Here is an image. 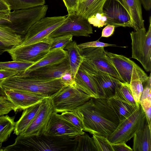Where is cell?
Returning <instances> with one entry per match:
<instances>
[{"label": "cell", "instance_id": "35", "mask_svg": "<svg viewBox=\"0 0 151 151\" xmlns=\"http://www.w3.org/2000/svg\"><path fill=\"white\" fill-rule=\"evenodd\" d=\"M59 115L78 129L83 131L84 126L82 122L72 111L62 112Z\"/></svg>", "mask_w": 151, "mask_h": 151}, {"label": "cell", "instance_id": "4", "mask_svg": "<svg viewBox=\"0 0 151 151\" xmlns=\"http://www.w3.org/2000/svg\"><path fill=\"white\" fill-rule=\"evenodd\" d=\"M48 6H37L10 12L8 20L1 25L21 36L25 35L31 27L45 17Z\"/></svg>", "mask_w": 151, "mask_h": 151}, {"label": "cell", "instance_id": "43", "mask_svg": "<svg viewBox=\"0 0 151 151\" xmlns=\"http://www.w3.org/2000/svg\"><path fill=\"white\" fill-rule=\"evenodd\" d=\"M124 142L112 144L114 151H132L133 150Z\"/></svg>", "mask_w": 151, "mask_h": 151}, {"label": "cell", "instance_id": "20", "mask_svg": "<svg viewBox=\"0 0 151 151\" xmlns=\"http://www.w3.org/2000/svg\"><path fill=\"white\" fill-rule=\"evenodd\" d=\"M128 14L135 31L145 27L141 0H117Z\"/></svg>", "mask_w": 151, "mask_h": 151}, {"label": "cell", "instance_id": "49", "mask_svg": "<svg viewBox=\"0 0 151 151\" xmlns=\"http://www.w3.org/2000/svg\"><path fill=\"white\" fill-rule=\"evenodd\" d=\"M0 96H6L5 90L2 88L0 81Z\"/></svg>", "mask_w": 151, "mask_h": 151}, {"label": "cell", "instance_id": "46", "mask_svg": "<svg viewBox=\"0 0 151 151\" xmlns=\"http://www.w3.org/2000/svg\"><path fill=\"white\" fill-rule=\"evenodd\" d=\"M10 10H0V25L8 20Z\"/></svg>", "mask_w": 151, "mask_h": 151}, {"label": "cell", "instance_id": "18", "mask_svg": "<svg viewBox=\"0 0 151 151\" xmlns=\"http://www.w3.org/2000/svg\"><path fill=\"white\" fill-rule=\"evenodd\" d=\"M6 96L17 110H24L47 98L38 94L16 90L5 91Z\"/></svg>", "mask_w": 151, "mask_h": 151}, {"label": "cell", "instance_id": "30", "mask_svg": "<svg viewBox=\"0 0 151 151\" xmlns=\"http://www.w3.org/2000/svg\"><path fill=\"white\" fill-rule=\"evenodd\" d=\"M9 6V9L17 10L45 5V0H3Z\"/></svg>", "mask_w": 151, "mask_h": 151}, {"label": "cell", "instance_id": "29", "mask_svg": "<svg viewBox=\"0 0 151 151\" xmlns=\"http://www.w3.org/2000/svg\"><path fill=\"white\" fill-rule=\"evenodd\" d=\"M14 118L7 115L0 116V143L6 141L14 130Z\"/></svg>", "mask_w": 151, "mask_h": 151}, {"label": "cell", "instance_id": "40", "mask_svg": "<svg viewBox=\"0 0 151 151\" xmlns=\"http://www.w3.org/2000/svg\"><path fill=\"white\" fill-rule=\"evenodd\" d=\"M100 39V38L96 41L87 42L78 45V47L79 49L81 50L89 47L117 46V45L115 44H108L100 42L99 41Z\"/></svg>", "mask_w": 151, "mask_h": 151}, {"label": "cell", "instance_id": "1", "mask_svg": "<svg viewBox=\"0 0 151 151\" xmlns=\"http://www.w3.org/2000/svg\"><path fill=\"white\" fill-rule=\"evenodd\" d=\"M82 122L83 131L107 137L116 129L119 118L108 99L91 98L72 111Z\"/></svg>", "mask_w": 151, "mask_h": 151}, {"label": "cell", "instance_id": "5", "mask_svg": "<svg viewBox=\"0 0 151 151\" xmlns=\"http://www.w3.org/2000/svg\"><path fill=\"white\" fill-rule=\"evenodd\" d=\"M147 123L145 113L140 105L128 117L119 122L115 130L107 138L112 144L126 143Z\"/></svg>", "mask_w": 151, "mask_h": 151}, {"label": "cell", "instance_id": "36", "mask_svg": "<svg viewBox=\"0 0 151 151\" xmlns=\"http://www.w3.org/2000/svg\"><path fill=\"white\" fill-rule=\"evenodd\" d=\"M142 84L140 80L137 79L132 80L129 84L134 98L138 104H139L140 99L143 90Z\"/></svg>", "mask_w": 151, "mask_h": 151}, {"label": "cell", "instance_id": "15", "mask_svg": "<svg viewBox=\"0 0 151 151\" xmlns=\"http://www.w3.org/2000/svg\"><path fill=\"white\" fill-rule=\"evenodd\" d=\"M51 98H46L38 114L33 121L21 134L24 136L39 135L44 134L52 113L54 112Z\"/></svg>", "mask_w": 151, "mask_h": 151}, {"label": "cell", "instance_id": "45", "mask_svg": "<svg viewBox=\"0 0 151 151\" xmlns=\"http://www.w3.org/2000/svg\"><path fill=\"white\" fill-rule=\"evenodd\" d=\"M19 73L16 71L0 70V80L7 78Z\"/></svg>", "mask_w": 151, "mask_h": 151}, {"label": "cell", "instance_id": "52", "mask_svg": "<svg viewBox=\"0 0 151 151\" xmlns=\"http://www.w3.org/2000/svg\"><path fill=\"white\" fill-rule=\"evenodd\" d=\"M85 0H79V2H82L85 1Z\"/></svg>", "mask_w": 151, "mask_h": 151}, {"label": "cell", "instance_id": "17", "mask_svg": "<svg viewBox=\"0 0 151 151\" xmlns=\"http://www.w3.org/2000/svg\"><path fill=\"white\" fill-rule=\"evenodd\" d=\"M70 70L66 58L59 63L46 65L38 68L24 75L46 79L60 78L65 73Z\"/></svg>", "mask_w": 151, "mask_h": 151}, {"label": "cell", "instance_id": "2", "mask_svg": "<svg viewBox=\"0 0 151 151\" xmlns=\"http://www.w3.org/2000/svg\"><path fill=\"white\" fill-rule=\"evenodd\" d=\"M5 90L25 92L51 98L66 86L60 78L46 79L23 74L22 72L1 80Z\"/></svg>", "mask_w": 151, "mask_h": 151}, {"label": "cell", "instance_id": "16", "mask_svg": "<svg viewBox=\"0 0 151 151\" xmlns=\"http://www.w3.org/2000/svg\"><path fill=\"white\" fill-rule=\"evenodd\" d=\"M103 12L107 18V25L132 27L128 14L117 0H108L104 6Z\"/></svg>", "mask_w": 151, "mask_h": 151}, {"label": "cell", "instance_id": "51", "mask_svg": "<svg viewBox=\"0 0 151 151\" xmlns=\"http://www.w3.org/2000/svg\"><path fill=\"white\" fill-rule=\"evenodd\" d=\"M1 143L0 145V151H2V147H1Z\"/></svg>", "mask_w": 151, "mask_h": 151}, {"label": "cell", "instance_id": "31", "mask_svg": "<svg viewBox=\"0 0 151 151\" xmlns=\"http://www.w3.org/2000/svg\"><path fill=\"white\" fill-rule=\"evenodd\" d=\"M74 151H97L93 137L85 133L78 137L76 147Z\"/></svg>", "mask_w": 151, "mask_h": 151}, {"label": "cell", "instance_id": "21", "mask_svg": "<svg viewBox=\"0 0 151 151\" xmlns=\"http://www.w3.org/2000/svg\"><path fill=\"white\" fill-rule=\"evenodd\" d=\"M43 100L24 110L20 119L15 123L14 134L19 135L26 129L39 112Z\"/></svg>", "mask_w": 151, "mask_h": 151}, {"label": "cell", "instance_id": "39", "mask_svg": "<svg viewBox=\"0 0 151 151\" xmlns=\"http://www.w3.org/2000/svg\"><path fill=\"white\" fill-rule=\"evenodd\" d=\"M139 104L145 113L147 123L151 128V97L140 99Z\"/></svg>", "mask_w": 151, "mask_h": 151}, {"label": "cell", "instance_id": "28", "mask_svg": "<svg viewBox=\"0 0 151 151\" xmlns=\"http://www.w3.org/2000/svg\"><path fill=\"white\" fill-rule=\"evenodd\" d=\"M23 41L21 35L7 27L0 26V42L10 47L19 45Z\"/></svg>", "mask_w": 151, "mask_h": 151}, {"label": "cell", "instance_id": "3", "mask_svg": "<svg viewBox=\"0 0 151 151\" xmlns=\"http://www.w3.org/2000/svg\"><path fill=\"white\" fill-rule=\"evenodd\" d=\"M13 144L3 147V151H74L78 137L64 139L43 134L17 135Z\"/></svg>", "mask_w": 151, "mask_h": 151}, {"label": "cell", "instance_id": "9", "mask_svg": "<svg viewBox=\"0 0 151 151\" xmlns=\"http://www.w3.org/2000/svg\"><path fill=\"white\" fill-rule=\"evenodd\" d=\"M66 16L45 17L40 19L31 27L25 35L22 43L19 45H29L47 38L62 24Z\"/></svg>", "mask_w": 151, "mask_h": 151}, {"label": "cell", "instance_id": "38", "mask_svg": "<svg viewBox=\"0 0 151 151\" xmlns=\"http://www.w3.org/2000/svg\"><path fill=\"white\" fill-rule=\"evenodd\" d=\"M87 19L91 24L98 28L107 25V18L103 12L96 13Z\"/></svg>", "mask_w": 151, "mask_h": 151}, {"label": "cell", "instance_id": "23", "mask_svg": "<svg viewBox=\"0 0 151 151\" xmlns=\"http://www.w3.org/2000/svg\"><path fill=\"white\" fill-rule=\"evenodd\" d=\"M107 0H86L79 2L76 12L88 19L96 13L103 12L104 6Z\"/></svg>", "mask_w": 151, "mask_h": 151}, {"label": "cell", "instance_id": "27", "mask_svg": "<svg viewBox=\"0 0 151 151\" xmlns=\"http://www.w3.org/2000/svg\"><path fill=\"white\" fill-rule=\"evenodd\" d=\"M116 99L134 107H138L139 104L135 101L131 90L129 84L121 81L117 85L114 95Z\"/></svg>", "mask_w": 151, "mask_h": 151}, {"label": "cell", "instance_id": "6", "mask_svg": "<svg viewBox=\"0 0 151 151\" xmlns=\"http://www.w3.org/2000/svg\"><path fill=\"white\" fill-rule=\"evenodd\" d=\"M146 32L145 28L130 33L132 57L139 61L147 72L151 70V17Z\"/></svg>", "mask_w": 151, "mask_h": 151}, {"label": "cell", "instance_id": "42", "mask_svg": "<svg viewBox=\"0 0 151 151\" xmlns=\"http://www.w3.org/2000/svg\"><path fill=\"white\" fill-rule=\"evenodd\" d=\"M60 78L66 86H70L75 87V81L72 77L70 70L64 74Z\"/></svg>", "mask_w": 151, "mask_h": 151}, {"label": "cell", "instance_id": "11", "mask_svg": "<svg viewBox=\"0 0 151 151\" xmlns=\"http://www.w3.org/2000/svg\"><path fill=\"white\" fill-rule=\"evenodd\" d=\"M50 42L48 38L27 46L12 47L7 52L13 61L35 63L42 58L50 51Z\"/></svg>", "mask_w": 151, "mask_h": 151}, {"label": "cell", "instance_id": "41", "mask_svg": "<svg viewBox=\"0 0 151 151\" xmlns=\"http://www.w3.org/2000/svg\"><path fill=\"white\" fill-rule=\"evenodd\" d=\"M79 0H63L68 14L76 12Z\"/></svg>", "mask_w": 151, "mask_h": 151}, {"label": "cell", "instance_id": "47", "mask_svg": "<svg viewBox=\"0 0 151 151\" xmlns=\"http://www.w3.org/2000/svg\"><path fill=\"white\" fill-rule=\"evenodd\" d=\"M10 10L9 6L3 0H0V10Z\"/></svg>", "mask_w": 151, "mask_h": 151}, {"label": "cell", "instance_id": "33", "mask_svg": "<svg viewBox=\"0 0 151 151\" xmlns=\"http://www.w3.org/2000/svg\"><path fill=\"white\" fill-rule=\"evenodd\" d=\"M73 37L72 35H66L48 38L50 42V51L57 49H64L68 44L72 41Z\"/></svg>", "mask_w": 151, "mask_h": 151}, {"label": "cell", "instance_id": "44", "mask_svg": "<svg viewBox=\"0 0 151 151\" xmlns=\"http://www.w3.org/2000/svg\"><path fill=\"white\" fill-rule=\"evenodd\" d=\"M115 26L113 25L108 24L103 29L101 37H108L114 33Z\"/></svg>", "mask_w": 151, "mask_h": 151}, {"label": "cell", "instance_id": "19", "mask_svg": "<svg viewBox=\"0 0 151 151\" xmlns=\"http://www.w3.org/2000/svg\"><path fill=\"white\" fill-rule=\"evenodd\" d=\"M75 87L92 98H101L98 88L89 74L81 66L74 78Z\"/></svg>", "mask_w": 151, "mask_h": 151}, {"label": "cell", "instance_id": "8", "mask_svg": "<svg viewBox=\"0 0 151 151\" xmlns=\"http://www.w3.org/2000/svg\"><path fill=\"white\" fill-rule=\"evenodd\" d=\"M106 55L116 69L121 81L129 84L133 80L139 79L146 82L149 76L132 60L126 56L105 51Z\"/></svg>", "mask_w": 151, "mask_h": 151}, {"label": "cell", "instance_id": "34", "mask_svg": "<svg viewBox=\"0 0 151 151\" xmlns=\"http://www.w3.org/2000/svg\"><path fill=\"white\" fill-rule=\"evenodd\" d=\"M93 137L97 151H114L112 144L107 137L93 134Z\"/></svg>", "mask_w": 151, "mask_h": 151}, {"label": "cell", "instance_id": "32", "mask_svg": "<svg viewBox=\"0 0 151 151\" xmlns=\"http://www.w3.org/2000/svg\"><path fill=\"white\" fill-rule=\"evenodd\" d=\"M34 63L12 61H0V70L22 72L33 65Z\"/></svg>", "mask_w": 151, "mask_h": 151}, {"label": "cell", "instance_id": "10", "mask_svg": "<svg viewBox=\"0 0 151 151\" xmlns=\"http://www.w3.org/2000/svg\"><path fill=\"white\" fill-rule=\"evenodd\" d=\"M93 33L92 27L88 19L75 12L68 14L62 24L47 38L66 35L90 37Z\"/></svg>", "mask_w": 151, "mask_h": 151}, {"label": "cell", "instance_id": "50", "mask_svg": "<svg viewBox=\"0 0 151 151\" xmlns=\"http://www.w3.org/2000/svg\"><path fill=\"white\" fill-rule=\"evenodd\" d=\"M6 51L4 50L0 49V55L2 54L4 52Z\"/></svg>", "mask_w": 151, "mask_h": 151}, {"label": "cell", "instance_id": "25", "mask_svg": "<svg viewBox=\"0 0 151 151\" xmlns=\"http://www.w3.org/2000/svg\"><path fill=\"white\" fill-rule=\"evenodd\" d=\"M65 49L67 54L70 71L73 78L75 76L83 60L78 45L75 41H72L68 44Z\"/></svg>", "mask_w": 151, "mask_h": 151}, {"label": "cell", "instance_id": "13", "mask_svg": "<svg viewBox=\"0 0 151 151\" xmlns=\"http://www.w3.org/2000/svg\"><path fill=\"white\" fill-rule=\"evenodd\" d=\"M83 60L97 70L121 79L116 69L107 58L104 47H89L80 50Z\"/></svg>", "mask_w": 151, "mask_h": 151}, {"label": "cell", "instance_id": "24", "mask_svg": "<svg viewBox=\"0 0 151 151\" xmlns=\"http://www.w3.org/2000/svg\"><path fill=\"white\" fill-rule=\"evenodd\" d=\"M151 129L147 123L133 136L134 151H151Z\"/></svg>", "mask_w": 151, "mask_h": 151}, {"label": "cell", "instance_id": "26", "mask_svg": "<svg viewBox=\"0 0 151 151\" xmlns=\"http://www.w3.org/2000/svg\"><path fill=\"white\" fill-rule=\"evenodd\" d=\"M108 99L116 114L119 122L128 117L138 108L122 101L113 96Z\"/></svg>", "mask_w": 151, "mask_h": 151}, {"label": "cell", "instance_id": "22", "mask_svg": "<svg viewBox=\"0 0 151 151\" xmlns=\"http://www.w3.org/2000/svg\"><path fill=\"white\" fill-rule=\"evenodd\" d=\"M67 58L66 51L64 49H57L49 52L42 58L27 68L23 74L29 73L40 68L60 62Z\"/></svg>", "mask_w": 151, "mask_h": 151}, {"label": "cell", "instance_id": "37", "mask_svg": "<svg viewBox=\"0 0 151 151\" xmlns=\"http://www.w3.org/2000/svg\"><path fill=\"white\" fill-rule=\"evenodd\" d=\"M12 110L16 111L17 110L7 96H0V116L7 114Z\"/></svg>", "mask_w": 151, "mask_h": 151}, {"label": "cell", "instance_id": "48", "mask_svg": "<svg viewBox=\"0 0 151 151\" xmlns=\"http://www.w3.org/2000/svg\"><path fill=\"white\" fill-rule=\"evenodd\" d=\"M12 47H8L0 42V49L4 50L7 51Z\"/></svg>", "mask_w": 151, "mask_h": 151}, {"label": "cell", "instance_id": "7", "mask_svg": "<svg viewBox=\"0 0 151 151\" xmlns=\"http://www.w3.org/2000/svg\"><path fill=\"white\" fill-rule=\"evenodd\" d=\"M91 97L76 88L66 86L51 98L54 111L57 113L72 111L83 105Z\"/></svg>", "mask_w": 151, "mask_h": 151}, {"label": "cell", "instance_id": "12", "mask_svg": "<svg viewBox=\"0 0 151 151\" xmlns=\"http://www.w3.org/2000/svg\"><path fill=\"white\" fill-rule=\"evenodd\" d=\"M80 66L94 81L101 98L108 99L114 95L116 87L120 81L119 80L97 70L83 60Z\"/></svg>", "mask_w": 151, "mask_h": 151}, {"label": "cell", "instance_id": "14", "mask_svg": "<svg viewBox=\"0 0 151 151\" xmlns=\"http://www.w3.org/2000/svg\"><path fill=\"white\" fill-rule=\"evenodd\" d=\"M54 112L46 127L44 134L64 139H72L84 134Z\"/></svg>", "mask_w": 151, "mask_h": 151}]
</instances>
